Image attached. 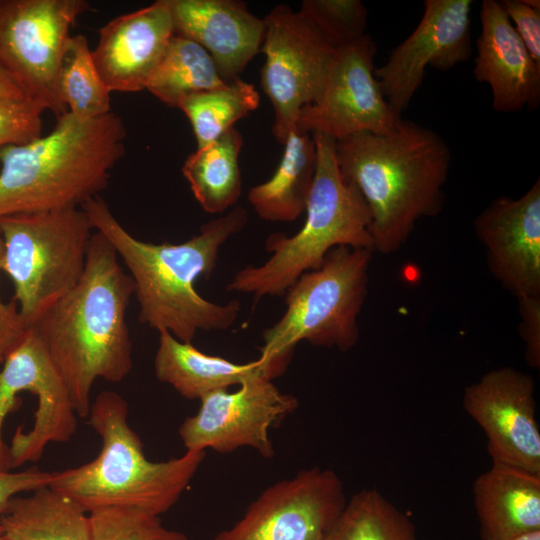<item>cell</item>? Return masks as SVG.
Instances as JSON below:
<instances>
[{
    "label": "cell",
    "instance_id": "1",
    "mask_svg": "<svg viewBox=\"0 0 540 540\" xmlns=\"http://www.w3.org/2000/svg\"><path fill=\"white\" fill-rule=\"evenodd\" d=\"M81 208L127 267L142 324L192 343L199 331L227 330L237 321L241 311L238 300L224 304L209 301L195 289V282L213 273L222 246L246 225L248 213L242 206L203 224L198 234L178 244L137 239L100 196Z\"/></svg>",
    "mask_w": 540,
    "mask_h": 540
},
{
    "label": "cell",
    "instance_id": "2",
    "mask_svg": "<svg viewBox=\"0 0 540 540\" xmlns=\"http://www.w3.org/2000/svg\"><path fill=\"white\" fill-rule=\"evenodd\" d=\"M134 283L110 242L93 232L84 272L33 324L77 416L88 418L97 379L118 383L133 368L126 313Z\"/></svg>",
    "mask_w": 540,
    "mask_h": 540
},
{
    "label": "cell",
    "instance_id": "3",
    "mask_svg": "<svg viewBox=\"0 0 540 540\" xmlns=\"http://www.w3.org/2000/svg\"><path fill=\"white\" fill-rule=\"evenodd\" d=\"M342 176L363 197L371 216L373 251H398L423 217L445 200L451 152L435 131L401 119L386 134L359 133L335 143Z\"/></svg>",
    "mask_w": 540,
    "mask_h": 540
},
{
    "label": "cell",
    "instance_id": "4",
    "mask_svg": "<svg viewBox=\"0 0 540 540\" xmlns=\"http://www.w3.org/2000/svg\"><path fill=\"white\" fill-rule=\"evenodd\" d=\"M119 115L80 121L69 112L53 130L23 145L0 149V218L81 207L99 196L125 153Z\"/></svg>",
    "mask_w": 540,
    "mask_h": 540
},
{
    "label": "cell",
    "instance_id": "5",
    "mask_svg": "<svg viewBox=\"0 0 540 540\" xmlns=\"http://www.w3.org/2000/svg\"><path fill=\"white\" fill-rule=\"evenodd\" d=\"M88 418L102 439L100 453L81 466L52 472L48 485L87 513L131 508L159 516L176 504L205 458L204 451H186L167 461H149L128 424L127 402L114 391L97 395Z\"/></svg>",
    "mask_w": 540,
    "mask_h": 540
},
{
    "label": "cell",
    "instance_id": "6",
    "mask_svg": "<svg viewBox=\"0 0 540 540\" xmlns=\"http://www.w3.org/2000/svg\"><path fill=\"white\" fill-rule=\"evenodd\" d=\"M312 136L317 160L304 224L292 236L269 235L265 249L270 257L260 266L248 265L237 271L227 283V291L256 299L283 296L302 274L318 269L332 249L373 250L370 212L360 192L339 170L336 141L319 133Z\"/></svg>",
    "mask_w": 540,
    "mask_h": 540
},
{
    "label": "cell",
    "instance_id": "7",
    "mask_svg": "<svg viewBox=\"0 0 540 540\" xmlns=\"http://www.w3.org/2000/svg\"><path fill=\"white\" fill-rule=\"evenodd\" d=\"M373 250L339 246L321 266L302 274L284 293L285 311L263 331L261 357L290 362L296 345L346 352L359 341L358 316L368 293Z\"/></svg>",
    "mask_w": 540,
    "mask_h": 540
},
{
    "label": "cell",
    "instance_id": "8",
    "mask_svg": "<svg viewBox=\"0 0 540 540\" xmlns=\"http://www.w3.org/2000/svg\"><path fill=\"white\" fill-rule=\"evenodd\" d=\"M93 229L81 207L0 218L2 271L13 283V300L24 325L33 324L78 283Z\"/></svg>",
    "mask_w": 540,
    "mask_h": 540
},
{
    "label": "cell",
    "instance_id": "9",
    "mask_svg": "<svg viewBox=\"0 0 540 540\" xmlns=\"http://www.w3.org/2000/svg\"><path fill=\"white\" fill-rule=\"evenodd\" d=\"M89 9L85 0H0V66L56 119L68 112L58 88L62 57Z\"/></svg>",
    "mask_w": 540,
    "mask_h": 540
},
{
    "label": "cell",
    "instance_id": "10",
    "mask_svg": "<svg viewBox=\"0 0 540 540\" xmlns=\"http://www.w3.org/2000/svg\"><path fill=\"white\" fill-rule=\"evenodd\" d=\"M263 20L261 87L274 110L272 133L284 144L301 109L319 96L335 49L288 5L275 6Z\"/></svg>",
    "mask_w": 540,
    "mask_h": 540
},
{
    "label": "cell",
    "instance_id": "11",
    "mask_svg": "<svg viewBox=\"0 0 540 540\" xmlns=\"http://www.w3.org/2000/svg\"><path fill=\"white\" fill-rule=\"evenodd\" d=\"M377 45L364 34L335 50L317 99L299 112L296 127L335 141L359 133L386 134L402 119L374 75Z\"/></svg>",
    "mask_w": 540,
    "mask_h": 540
},
{
    "label": "cell",
    "instance_id": "12",
    "mask_svg": "<svg viewBox=\"0 0 540 540\" xmlns=\"http://www.w3.org/2000/svg\"><path fill=\"white\" fill-rule=\"evenodd\" d=\"M346 502L334 471L303 469L263 490L214 540H324Z\"/></svg>",
    "mask_w": 540,
    "mask_h": 540
},
{
    "label": "cell",
    "instance_id": "13",
    "mask_svg": "<svg viewBox=\"0 0 540 540\" xmlns=\"http://www.w3.org/2000/svg\"><path fill=\"white\" fill-rule=\"evenodd\" d=\"M297 407V399L272 380L253 378L236 391L221 389L202 397L199 410L184 419L178 433L186 451L229 453L250 447L270 459L275 453L270 429Z\"/></svg>",
    "mask_w": 540,
    "mask_h": 540
},
{
    "label": "cell",
    "instance_id": "14",
    "mask_svg": "<svg viewBox=\"0 0 540 540\" xmlns=\"http://www.w3.org/2000/svg\"><path fill=\"white\" fill-rule=\"evenodd\" d=\"M472 5L471 0H425L417 27L375 68L380 89L397 115L409 107L427 67L448 71L470 58Z\"/></svg>",
    "mask_w": 540,
    "mask_h": 540
},
{
    "label": "cell",
    "instance_id": "15",
    "mask_svg": "<svg viewBox=\"0 0 540 540\" xmlns=\"http://www.w3.org/2000/svg\"><path fill=\"white\" fill-rule=\"evenodd\" d=\"M463 408L482 428L492 463L540 474V430L535 382L509 366L493 369L468 385Z\"/></svg>",
    "mask_w": 540,
    "mask_h": 540
},
{
    "label": "cell",
    "instance_id": "16",
    "mask_svg": "<svg viewBox=\"0 0 540 540\" xmlns=\"http://www.w3.org/2000/svg\"><path fill=\"white\" fill-rule=\"evenodd\" d=\"M473 225L494 278L517 300L540 297V180L517 199H493Z\"/></svg>",
    "mask_w": 540,
    "mask_h": 540
},
{
    "label": "cell",
    "instance_id": "17",
    "mask_svg": "<svg viewBox=\"0 0 540 540\" xmlns=\"http://www.w3.org/2000/svg\"><path fill=\"white\" fill-rule=\"evenodd\" d=\"M174 34L167 0H157L104 25L92 57L109 91L144 90Z\"/></svg>",
    "mask_w": 540,
    "mask_h": 540
},
{
    "label": "cell",
    "instance_id": "18",
    "mask_svg": "<svg viewBox=\"0 0 540 540\" xmlns=\"http://www.w3.org/2000/svg\"><path fill=\"white\" fill-rule=\"evenodd\" d=\"M481 32L476 40L473 74L492 91V106L499 113L520 112L540 104V65L515 31L500 1L484 0L480 8Z\"/></svg>",
    "mask_w": 540,
    "mask_h": 540
},
{
    "label": "cell",
    "instance_id": "19",
    "mask_svg": "<svg viewBox=\"0 0 540 540\" xmlns=\"http://www.w3.org/2000/svg\"><path fill=\"white\" fill-rule=\"evenodd\" d=\"M174 33L191 39L212 57L222 79H238L261 51L264 20L237 0H167Z\"/></svg>",
    "mask_w": 540,
    "mask_h": 540
},
{
    "label": "cell",
    "instance_id": "20",
    "mask_svg": "<svg viewBox=\"0 0 540 540\" xmlns=\"http://www.w3.org/2000/svg\"><path fill=\"white\" fill-rule=\"evenodd\" d=\"M289 362L259 357L248 363H234L226 358L203 353L191 342H182L170 333L159 332L154 358L156 378L170 385L189 400L243 382L264 377L270 380L282 375Z\"/></svg>",
    "mask_w": 540,
    "mask_h": 540
},
{
    "label": "cell",
    "instance_id": "21",
    "mask_svg": "<svg viewBox=\"0 0 540 540\" xmlns=\"http://www.w3.org/2000/svg\"><path fill=\"white\" fill-rule=\"evenodd\" d=\"M482 540H508L540 530V474L492 463L473 484Z\"/></svg>",
    "mask_w": 540,
    "mask_h": 540
},
{
    "label": "cell",
    "instance_id": "22",
    "mask_svg": "<svg viewBox=\"0 0 540 540\" xmlns=\"http://www.w3.org/2000/svg\"><path fill=\"white\" fill-rule=\"evenodd\" d=\"M283 145L274 174L248 192L252 208L268 222H293L305 212L316 170V146L310 133L295 127Z\"/></svg>",
    "mask_w": 540,
    "mask_h": 540
},
{
    "label": "cell",
    "instance_id": "23",
    "mask_svg": "<svg viewBox=\"0 0 540 540\" xmlns=\"http://www.w3.org/2000/svg\"><path fill=\"white\" fill-rule=\"evenodd\" d=\"M0 525L7 540H92L87 512L49 486L11 498Z\"/></svg>",
    "mask_w": 540,
    "mask_h": 540
},
{
    "label": "cell",
    "instance_id": "24",
    "mask_svg": "<svg viewBox=\"0 0 540 540\" xmlns=\"http://www.w3.org/2000/svg\"><path fill=\"white\" fill-rule=\"evenodd\" d=\"M242 146L241 133L232 128L186 158L182 174L205 212L224 213L239 200L242 193L239 166Z\"/></svg>",
    "mask_w": 540,
    "mask_h": 540
},
{
    "label": "cell",
    "instance_id": "25",
    "mask_svg": "<svg viewBox=\"0 0 540 540\" xmlns=\"http://www.w3.org/2000/svg\"><path fill=\"white\" fill-rule=\"evenodd\" d=\"M225 83L212 57L202 46L174 34L145 89L165 105L178 108L186 97Z\"/></svg>",
    "mask_w": 540,
    "mask_h": 540
},
{
    "label": "cell",
    "instance_id": "26",
    "mask_svg": "<svg viewBox=\"0 0 540 540\" xmlns=\"http://www.w3.org/2000/svg\"><path fill=\"white\" fill-rule=\"evenodd\" d=\"M324 540H420L410 518L374 488L355 493Z\"/></svg>",
    "mask_w": 540,
    "mask_h": 540
},
{
    "label": "cell",
    "instance_id": "27",
    "mask_svg": "<svg viewBox=\"0 0 540 540\" xmlns=\"http://www.w3.org/2000/svg\"><path fill=\"white\" fill-rule=\"evenodd\" d=\"M260 96L256 88L240 78L198 92L181 101L178 108L189 119L197 148L219 137L250 112L257 109Z\"/></svg>",
    "mask_w": 540,
    "mask_h": 540
},
{
    "label": "cell",
    "instance_id": "28",
    "mask_svg": "<svg viewBox=\"0 0 540 540\" xmlns=\"http://www.w3.org/2000/svg\"><path fill=\"white\" fill-rule=\"evenodd\" d=\"M58 88L67 111L80 121L111 112L110 91L101 78L85 36L72 35L62 57Z\"/></svg>",
    "mask_w": 540,
    "mask_h": 540
},
{
    "label": "cell",
    "instance_id": "29",
    "mask_svg": "<svg viewBox=\"0 0 540 540\" xmlns=\"http://www.w3.org/2000/svg\"><path fill=\"white\" fill-rule=\"evenodd\" d=\"M298 12L335 50L366 34L368 11L360 0H304Z\"/></svg>",
    "mask_w": 540,
    "mask_h": 540
},
{
    "label": "cell",
    "instance_id": "30",
    "mask_svg": "<svg viewBox=\"0 0 540 540\" xmlns=\"http://www.w3.org/2000/svg\"><path fill=\"white\" fill-rule=\"evenodd\" d=\"M92 540H188L165 528L159 516L131 508H104L89 513Z\"/></svg>",
    "mask_w": 540,
    "mask_h": 540
},
{
    "label": "cell",
    "instance_id": "31",
    "mask_svg": "<svg viewBox=\"0 0 540 540\" xmlns=\"http://www.w3.org/2000/svg\"><path fill=\"white\" fill-rule=\"evenodd\" d=\"M43 104L28 97L0 96V149L42 136Z\"/></svg>",
    "mask_w": 540,
    "mask_h": 540
},
{
    "label": "cell",
    "instance_id": "32",
    "mask_svg": "<svg viewBox=\"0 0 540 540\" xmlns=\"http://www.w3.org/2000/svg\"><path fill=\"white\" fill-rule=\"evenodd\" d=\"M500 4L526 49L540 65V1L502 0Z\"/></svg>",
    "mask_w": 540,
    "mask_h": 540
},
{
    "label": "cell",
    "instance_id": "33",
    "mask_svg": "<svg viewBox=\"0 0 540 540\" xmlns=\"http://www.w3.org/2000/svg\"><path fill=\"white\" fill-rule=\"evenodd\" d=\"M519 334L525 346V360L532 368L540 367V297L518 299Z\"/></svg>",
    "mask_w": 540,
    "mask_h": 540
},
{
    "label": "cell",
    "instance_id": "34",
    "mask_svg": "<svg viewBox=\"0 0 540 540\" xmlns=\"http://www.w3.org/2000/svg\"><path fill=\"white\" fill-rule=\"evenodd\" d=\"M52 472L30 468L21 472L0 471V519L14 496L23 492H32L49 485ZM0 535L2 529L0 525Z\"/></svg>",
    "mask_w": 540,
    "mask_h": 540
},
{
    "label": "cell",
    "instance_id": "35",
    "mask_svg": "<svg viewBox=\"0 0 540 540\" xmlns=\"http://www.w3.org/2000/svg\"><path fill=\"white\" fill-rule=\"evenodd\" d=\"M21 326L22 321L18 315L17 305L14 304L8 316L0 322V368L4 361L6 351Z\"/></svg>",
    "mask_w": 540,
    "mask_h": 540
},
{
    "label": "cell",
    "instance_id": "36",
    "mask_svg": "<svg viewBox=\"0 0 540 540\" xmlns=\"http://www.w3.org/2000/svg\"><path fill=\"white\" fill-rule=\"evenodd\" d=\"M0 96L26 97L8 73L0 66Z\"/></svg>",
    "mask_w": 540,
    "mask_h": 540
},
{
    "label": "cell",
    "instance_id": "37",
    "mask_svg": "<svg viewBox=\"0 0 540 540\" xmlns=\"http://www.w3.org/2000/svg\"><path fill=\"white\" fill-rule=\"evenodd\" d=\"M3 260H4V242H3L2 235L0 233V272L2 271V268H3ZM9 310H10V302L8 304H4L0 298V321H2L8 315Z\"/></svg>",
    "mask_w": 540,
    "mask_h": 540
},
{
    "label": "cell",
    "instance_id": "38",
    "mask_svg": "<svg viewBox=\"0 0 540 540\" xmlns=\"http://www.w3.org/2000/svg\"><path fill=\"white\" fill-rule=\"evenodd\" d=\"M508 540H540V530H535V531L519 534Z\"/></svg>",
    "mask_w": 540,
    "mask_h": 540
},
{
    "label": "cell",
    "instance_id": "39",
    "mask_svg": "<svg viewBox=\"0 0 540 540\" xmlns=\"http://www.w3.org/2000/svg\"><path fill=\"white\" fill-rule=\"evenodd\" d=\"M0 540H7L3 535H0Z\"/></svg>",
    "mask_w": 540,
    "mask_h": 540
}]
</instances>
